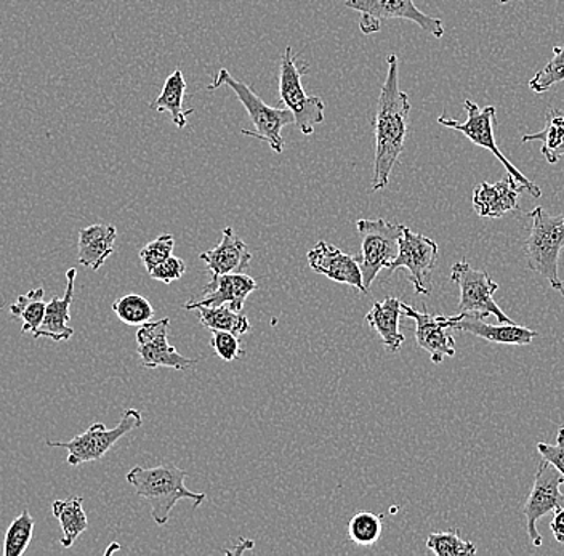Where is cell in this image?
<instances>
[{"label": "cell", "mask_w": 564, "mask_h": 556, "mask_svg": "<svg viewBox=\"0 0 564 556\" xmlns=\"http://www.w3.org/2000/svg\"><path fill=\"white\" fill-rule=\"evenodd\" d=\"M388 73L379 107H377L373 130H376V160H373L372 192L386 189L394 165L404 151L408 137L409 112L411 101L409 95L400 89V59L397 55H388Z\"/></svg>", "instance_id": "cell-1"}, {"label": "cell", "mask_w": 564, "mask_h": 556, "mask_svg": "<svg viewBox=\"0 0 564 556\" xmlns=\"http://www.w3.org/2000/svg\"><path fill=\"white\" fill-rule=\"evenodd\" d=\"M186 477L188 473L185 470L174 466L133 467L127 473V483L133 486L139 498L150 503L154 523L164 526L171 519L172 510L182 499H188L194 506L206 501V494L186 488Z\"/></svg>", "instance_id": "cell-2"}, {"label": "cell", "mask_w": 564, "mask_h": 556, "mask_svg": "<svg viewBox=\"0 0 564 556\" xmlns=\"http://www.w3.org/2000/svg\"><path fill=\"white\" fill-rule=\"evenodd\" d=\"M224 86L235 91L236 97L249 115L250 121L256 127L253 130L242 129V135L260 140V142L267 143L274 153L281 154L285 146L284 139H282V129L285 126L295 124V118L291 109L268 107L262 98L247 84L232 77L228 69L221 68L214 83L207 86V90H217Z\"/></svg>", "instance_id": "cell-3"}, {"label": "cell", "mask_w": 564, "mask_h": 556, "mask_svg": "<svg viewBox=\"0 0 564 556\" xmlns=\"http://www.w3.org/2000/svg\"><path fill=\"white\" fill-rule=\"evenodd\" d=\"M532 220L531 233L524 242L528 269L541 274L550 287L564 297V284L560 277V253L564 249V214L552 216L544 207H535L528 214Z\"/></svg>", "instance_id": "cell-4"}, {"label": "cell", "mask_w": 564, "mask_h": 556, "mask_svg": "<svg viewBox=\"0 0 564 556\" xmlns=\"http://www.w3.org/2000/svg\"><path fill=\"white\" fill-rule=\"evenodd\" d=\"M308 73V65H299L291 45L285 47L281 58L280 97L282 105L291 109L295 126L303 135H312L317 124H323L326 118V105L319 97H310L303 89V76Z\"/></svg>", "instance_id": "cell-5"}, {"label": "cell", "mask_w": 564, "mask_h": 556, "mask_svg": "<svg viewBox=\"0 0 564 556\" xmlns=\"http://www.w3.org/2000/svg\"><path fill=\"white\" fill-rule=\"evenodd\" d=\"M356 230L361 236V253L355 259L361 269L366 291L369 292L377 274L397 259L404 225L391 224L383 218H377V220L362 218L356 221Z\"/></svg>", "instance_id": "cell-6"}, {"label": "cell", "mask_w": 564, "mask_h": 556, "mask_svg": "<svg viewBox=\"0 0 564 556\" xmlns=\"http://www.w3.org/2000/svg\"><path fill=\"white\" fill-rule=\"evenodd\" d=\"M465 111H467V121H456V119L446 118V116H440L438 124L447 127V129L457 130L462 135L467 137L471 143L476 146L485 148V150L491 151L496 160L502 162L503 167L507 168L509 175L517 179L521 186L532 196V198H541L542 189L534 182H531L528 177L521 174L520 168L514 167L506 154L499 150L496 143V137H494V127H496V107L479 108L475 101H464Z\"/></svg>", "instance_id": "cell-7"}, {"label": "cell", "mask_w": 564, "mask_h": 556, "mask_svg": "<svg viewBox=\"0 0 564 556\" xmlns=\"http://www.w3.org/2000/svg\"><path fill=\"white\" fill-rule=\"evenodd\" d=\"M141 424H143V418H141L140 411L127 410L122 414L121 422L115 428H106L104 424H94L69 441H47V446L48 448L68 450L66 462L70 467H79L100 460L115 448L119 439L123 438L127 433L140 428Z\"/></svg>", "instance_id": "cell-8"}, {"label": "cell", "mask_w": 564, "mask_h": 556, "mask_svg": "<svg viewBox=\"0 0 564 556\" xmlns=\"http://www.w3.org/2000/svg\"><path fill=\"white\" fill-rule=\"evenodd\" d=\"M451 281L460 288L456 315L471 313L481 315L482 318L494 315L499 323H513L494 301L499 284L494 283L486 271L471 269L470 263L464 259L451 270Z\"/></svg>", "instance_id": "cell-9"}, {"label": "cell", "mask_w": 564, "mask_h": 556, "mask_svg": "<svg viewBox=\"0 0 564 556\" xmlns=\"http://www.w3.org/2000/svg\"><path fill=\"white\" fill-rule=\"evenodd\" d=\"M438 262V244L426 236L414 233L404 227L400 238V252L387 270L405 269L415 294L430 295L432 292V273Z\"/></svg>", "instance_id": "cell-10"}, {"label": "cell", "mask_w": 564, "mask_h": 556, "mask_svg": "<svg viewBox=\"0 0 564 556\" xmlns=\"http://www.w3.org/2000/svg\"><path fill=\"white\" fill-rule=\"evenodd\" d=\"M563 475L542 459L538 473H535L534 486H532L527 503H524L528 536L531 538V544L534 547H541L542 542H544V538H542L541 533L538 531L539 520L544 519L550 513H555L560 506H563Z\"/></svg>", "instance_id": "cell-11"}, {"label": "cell", "mask_w": 564, "mask_h": 556, "mask_svg": "<svg viewBox=\"0 0 564 556\" xmlns=\"http://www.w3.org/2000/svg\"><path fill=\"white\" fill-rule=\"evenodd\" d=\"M169 324H171V319L164 318L140 326L139 332H137V345H139L137 351H139L143 368H171L175 371H185L189 366L199 361V359L183 357L175 347L169 344Z\"/></svg>", "instance_id": "cell-12"}, {"label": "cell", "mask_w": 564, "mask_h": 556, "mask_svg": "<svg viewBox=\"0 0 564 556\" xmlns=\"http://www.w3.org/2000/svg\"><path fill=\"white\" fill-rule=\"evenodd\" d=\"M405 318L415 321V341L423 351L430 355L433 364H441L444 358L456 357V340H454L453 326L449 318L441 315H429L425 306L423 312L412 306L401 304Z\"/></svg>", "instance_id": "cell-13"}, {"label": "cell", "mask_w": 564, "mask_h": 556, "mask_svg": "<svg viewBox=\"0 0 564 556\" xmlns=\"http://www.w3.org/2000/svg\"><path fill=\"white\" fill-rule=\"evenodd\" d=\"M345 6L376 21L408 20L421 26L433 37L441 39L444 36L443 21L423 13L415 6L414 0H347Z\"/></svg>", "instance_id": "cell-14"}, {"label": "cell", "mask_w": 564, "mask_h": 556, "mask_svg": "<svg viewBox=\"0 0 564 556\" xmlns=\"http://www.w3.org/2000/svg\"><path fill=\"white\" fill-rule=\"evenodd\" d=\"M310 269L316 273L324 274L335 283L347 284V286L358 288L361 294H368L365 283H362V273L355 257L347 255L329 244L326 241H319L306 255Z\"/></svg>", "instance_id": "cell-15"}, {"label": "cell", "mask_w": 564, "mask_h": 556, "mask_svg": "<svg viewBox=\"0 0 564 556\" xmlns=\"http://www.w3.org/2000/svg\"><path fill=\"white\" fill-rule=\"evenodd\" d=\"M451 326L458 332L471 334V336L479 337V339L491 341V344L499 345H531L532 340L539 336L535 330L529 327L520 326L514 323H500L488 324L481 315H465L449 316Z\"/></svg>", "instance_id": "cell-16"}, {"label": "cell", "mask_w": 564, "mask_h": 556, "mask_svg": "<svg viewBox=\"0 0 564 556\" xmlns=\"http://www.w3.org/2000/svg\"><path fill=\"white\" fill-rule=\"evenodd\" d=\"M256 280L246 273H231L215 277L204 287V297L194 298L183 305L185 309H197L200 306L229 305L235 312H242L247 297L257 291Z\"/></svg>", "instance_id": "cell-17"}, {"label": "cell", "mask_w": 564, "mask_h": 556, "mask_svg": "<svg viewBox=\"0 0 564 556\" xmlns=\"http://www.w3.org/2000/svg\"><path fill=\"white\" fill-rule=\"evenodd\" d=\"M521 192H527L511 175L497 183H481L474 189L475 212L485 218H502L520 207Z\"/></svg>", "instance_id": "cell-18"}, {"label": "cell", "mask_w": 564, "mask_h": 556, "mask_svg": "<svg viewBox=\"0 0 564 556\" xmlns=\"http://www.w3.org/2000/svg\"><path fill=\"white\" fill-rule=\"evenodd\" d=\"M199 259L206 263L207 270L215 277L231 273H246L252 262L249 248L235 235L231 227L225 228L220 244L210 251L203 252Z\"/></svg>", "instance_id": "cell-19"}, {"label": "cell", "mask_w": 564, "mask_h": 556, "mask_svg": "<svg viewBox=\"0 0 564 556\" xmlns=\"http://www.w3.org/2000/svg\"><path fill=\"white\" fill-rule=\"evenodd\" d=\"M77 270L66 271V291L63 297H53L45 309L41 326L33 334L34 339H52L55 341L69 340L74 336V329L69 326L70 305L74 298V283H76Z\"/></svg>", "instance_id": "cell-20"}, {"label": "cell", "mask_w": 564, "mask_h": 556, "mask_svg": "<svg viewBox=\"0 0 564 556\" xmlns=\"http://www.w3.org/2000/svg\"><path fill=\"white\" fill-rule=\"evenodd\" d=\"M116 238L118 230L108 224H95L80 230L77 253L80 265L94 271L100 270L115 252Z\"/></svg>", "instance_id": "cell-21"}, {"label": "cell", "mask_w": 564, "mask_h": 556, "mask_svg": "<svg viewBox=\"0 0 564 556\" xmlns=\"http://www.w3.org/2000/svg\"><path fill=\"white\" fill-rule=\"evenodd\" d=\"M400 298L388 297L383 302H376L366 316V323L379 334L388 351H400L404 344L403 332L400 330V319L403 315Z\"/></svg>", "instance_id": "cell-22"}, {"label": "cell", "mask_w": 564, "mask_h": 556, "mask_svg": "<svg viewBox=\"0 0 564 556\" xmlns=\"http://www.w3.org/2000/svg\"><path fill=\"white\" fill-rule=\"evenodd\" d=\"M186 89H188V84H186L185 74L182 69H175L165 80L156 100L151 105V108L156 109L158 112H171L172 122L178 129H185L189 116L194 112V109L183 108Z\"/></svg>", "instance_id": "cell-23"}, {"label": "cell", "mask_w": 564, "mask_h": 556, "mask_svg": "<svg viewBox=\"0 0 564 556\" xmlns=\"http://www.w3.org/2000/svg\"><path fill=\"white\" fill-rule=\"evenodd\" d=\"M523 143L541 142L542 156L549 164H556L564 156V111L549 108L545 115V127L538 133H528L521 139Z\"/></svg>", "instance_id": "cell-24"}, {"label": "cell", "mask_w": 564, "mask_h": 556, "mask_svg": "<svg viewBox=\"0 0 564 556\" xmlns=\"http://www.w3.org/2000/svg\"><path fill=\"white\" fill-rule=\"evenodd\" d=\"M84 499L73 498L68 501H55L52 503V513L62 526V545L65 548L73 547L74 542L83 536L88 527L86 512H84Z\"/></svg>", "instance_id": "cell-25"}, {"label": "cell", "mask_w": 564, "mask_h": 556, "mask_svg": "<svg viewBox=\"0 0 564 556\" xmlns=\"http://www.w3.org/2000/svg\"><path fill=\"white\" fill-rule=\"evenodd\" d=\"M194 312H197L203 326L209 327L210 330H224L241 337L252 329L247 316L242 315V312H235L229 305L200 306Z\"/></svg>", "instance_id": "cell-26"}, {"label": "cell", "mask_w": 564, "mask_h": 556, "mask_svg": "<svg viewBox=\"0 0 564 556\" xmlns=\"http://www.w3.org/2000/svg\"><path fill=\"white\" fill-rule=\"evenodd\" d=\"M45 288L35 287L31 288L28 294L20 295L12 305H10V313L15 318H20L23 321L21 326V332L34 334L35 330L41 326L42 319L45 316V309L47 304L44 301Z\"/></svg>", "instance_id": "cell-27"}, {"label": "cell", "mask_w": 564, "mask_h": 556, "mask_svg": "<svg viewBox=\"0 0 564 556\" xmlns=\"http://www.w3.org/2000/svg\"><path fill=\"white\" fill-rule=\"evenodd\" d=\"M34 519L30 512H21L10 524L3 541V556H21L33 541Z\"/></svg>", "instance_id": "cell-28"}, {"label": "cell", "mask_w": 564, "mask_h": 556, "mask_svg": "<svg viewBox=\"0 0 564 556\" xmlns=\"http://www.w3.org/2000/svg\"><path fill=\"white\" fill-rule=\"evenodd\" d=\"M112 312L127 326H143L153 319L154 308L139 294L123 295L112 304Z\"/></svg>", "instance_id": "cell-29"}, {"label": "cell", "mask_w": 564, "mask_h": 556, "mask_svg": "<svg viewBox=\"0 0 564 556\" xmlns=\"http://www.w3.org/2000/svg\"><path fill=\"white\" fill-rule=\"evenodd\" d=\"M383 516L376 513H356L348 523V537L359 547H370L382 536Z\"/></svg>", "instance_id": "cell-30"}, {"label": "cell", "mask_w": 564, "mask_h": 556, "mask_svg": "<svg viewBox=\"0 0 564 556\" xmlns=\"http://www.w3.org/2000/svg\"><path fill=\"white\" fill-rule=\"evenodd\" d=\"M426 548L436 556H474L478 552L474 542L458 536L457 530L430 534Z\"/></svg>", "instance_id": "cell-31"}, {"label": "cell", "mask_w": 564, "mask_h": 556, "mask_svg": "<svg viewBox=\"0 0 564 556\" xmlns=\"http://www.w3.org/2000/svg\"><path fill=\"white\" fill-rule=\"evenodd\" d=\"M560 83H564V45L563 47H558V45L553 47L552 59L529 80V89L534 94L542 95Z\"/></svg>", "instance_id": "cell-32"}, {"label": "cell", "mask_w": 564, "mask_h": 556, "mask_svg": "<svg viewBox=\"0 0 564 556\" xmlns=\"http://www.w3.org/2000/svg\"><path fill=\"white\" fill-rule=\"evenodd\" d=\"M175 248V238L172 235L158 236L150 244L144 246L140 251V260L148 273L158 269L169 257H172Z\"/></svg>", "instance_id": "cell-33"}, {"label": "cell", "mask_w": 564, "mask_h": 556, "mask_svg": "<svg viewBox=\"0 0 564 556\" xmlns=\"http://www.w3.org/2000/svg\"><path fill=\"white\" fill-rule=\"evenodd\" d=\"M210 347L224 361L231 362L245 357L239 337L224 330H212Z\"/></svg>", "instance_id": "cell-34"}, {"label": "cell", "mask_w": 564, "mask_h": 556, "mask_svg": "<svg viewBox=\"0 0 564 556\" xmlns=\"http://www.w3.org/2000/svg\"><path fill=\"white\" fill-rule=\"evenodd\" d=\"M186 265L180 257H169L164 263L151 271L150 276L153 280L161 281L164 284H172L178 281L185 274Z\"/></svg>", "instance_id": "cell-35"}, {"label": "cell", "mask_w": 564, "mask_h": 556, "mask_svg": "<svg viewBox=\"0 0 564 556\" xmlns=\"http://www.w3.org/2000/svg\"><path fill=\"white\" fill-rule=\"evenodd\" d=\"M538 450L542 459L555 467L564 477V427L560 428L556 436V445H546V443H538Z\"/></svg>", "instance_id": "cell-36"}, {"label": "cell", "mask_w": 564, "mask_h": 556, "mask_svg": "<svg viewBox=\"0 0 564 556\" xmlns=\"http://www.w3.org/2000/svg\"><path fill=\"white\" fill-rule=\"evenodd\" d=\"M550 530H552L553 537L556 542L564 544V506H560L555 513H553V520L550 521Z\"/></svg>", "instance_id": "cell-37"}, {"label": "cell", "mask_w": 564, "mask_h": 556, "mask_svg": "<svg viewBox=\"0 0 564 556\" xmlns=\"http://www.w3.org/2000/svg\"><path fill=\"white\" fill-rule=\"evenodd\" d=\"M359 28H361L362 34L370 36V34L379 33L380 21H376L373 19H369V17L361 15V20H359Z\"/></svg>", "instance_id": "cell-38"}, {"label": "cell", "mask_w": 564, "mask_h": 556, "mask_svg": "<svg viewBox=\"0 0 564 556\" xmlns=\"http://www.w3.org/2000/svg\"><path fill=\"white\" fill-rule=\"evenodd\" d=\"M500 3H507L509 0H499Z\"/></svg>", "instance_id": "cell-39"}, {"label": "cell", "mask_w": 564, "mask_h": 556, "mask_svg": "<svg viewBox=\"0 0 564 556\" xmlns=\"http://www.w3.org/2000/svg\"><path fill=\"white\" fill-rule=\"evenodd\" d=\"M0 308H2V302H0Z\"/></svg>", "instance_id": "cell-40"}]
</instances>
